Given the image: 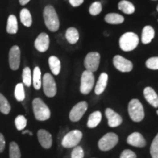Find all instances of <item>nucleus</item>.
I'll return each mask as SVG.
<instances>
[{
    "mask_svg": "<svg viewBox=\"0 0 158 158\" xmlns=\"http://www.w3.org/2000/svg\"><path fill=\"white\" fill-rule=\"evenodd\" d=\"M20 19H21V22L25 27H29L31 26L32 18H31V15L28 9L23 8L21 10V13H20Z\"/></svg>",
    "mask_w": 158,
    "mask_h": 158,
    "instance_id": "393cba45",
    "label": "nucleus"
},
{
    "mask_svg": "<svg viewBox=\"0 0 158 158\" xmlns=\"http://www.w3.org/2000/svg\"><path fill=\"white\" fill-rule=\"evenodd\" d=\"M10 104L7 100V98L0 93V112L4 114H8L10 112Z\"/></svg>",
    "mask_w": 158,
    "mask_h": 158,
    "instance_id": "cd10ccee",
    "label": "nucleus"
},
{
    "mask_svg": "<svg viewBox=\"0 0 158 158\" xmlns=\"http://www.w3.org/2000/svg\"><path fill=\"white\" fill-rule=\"evenodd\" d=\"M37 138L41 147L44 149H50L52 146L53 139L51 133L45 130H40L37 132Z\"/></svg>",
    "mask_w": 158,
    "mask_h": 158,
    "instance_id": "4468645a",
    "label": "nucleus"
},
{
    "mask_svg": "<svg viewBox=\"0 0 158 158\" xmlns=\"http://www.w3.org/2000/svg\"><path fill=\"white\" fill-rule=\"evenodd\" d=\"M143 95L147 101L153 107H158V95L152 87H146L143 90Z\"/></svg>",
    "mask_w": 158,
    "mask_h": 158,
    "instance_id": "f3484780",
    "label": "nucleus"
},
{
    "mask_svg": "<svg viewBox=\"0 0 158 158\" xmlns=\"http://www.w3.org/2000/svg\"><path fill=\"white\" fill-rule=\"evenodd\" d=\"M21 62V51L18 45H14L10 48L9 52L10 68L13 70H16L19 68Z\"/></svg>",
    "mask_w": 158,
    "mask_h": 158,
    "instance_id": "f8f14e48",
    "label": "nucleus"
},
{
    "mask_svg": "<svg viewBox=\"0 0 158 158\" xmlns=\"http://www.w3.org/2000/svg\"><path fill=\"white\" fill-rule=\"evenodd\" d=\"M105 113L108 118V125L110 127H116L122 123V118L121 116L110 108H106Z\"/></svg>",
    "mask_w": 158,
    "mask_h": 158,
    "instance_id": "2eb2a0df",
    "label": "nucleus"
},
{
    "mask_svg": "<svg viewBox=\"0 0 158 158\" xmlns=\"http://www.w3.org/2000/svg\"><path fill=\"white\" fill-rule=\"evenodd\" d=\"M155 37V30L151 26H146L143 27L141 34V41L143 44H149Z\"/></svg>",
    "mask_w": 158,
    "mask_h": 158,
    "instance_id": "6ab92c4d",
    "label": "nucleus"
},
{
    "mask_svg": "<svg viewBox=\"0 0 158 158\" xmlns=\"http://www.w3.org/2000/svg\"><path fill=\"white\" fill-rule=\"evenodd\" d=\"M43 88L45 95L48 98H53L56 94V84L54 77L50 73H45L43 77Z\"/></svg>",
    "mask_w": 158,
    "mask_h": 158,
    "instance_id": "6e6552de",
    "label": "nucleus"
},
{
    "mask_svg": "<svg viewBox=\"0 0 158 158\" xmlns=\"http://www.w3.org/2000/svg\"><path fill=\"white\" fill-rule=\"evenodd\" d=\"M48 64L52 73L57 76L61 70V62L59 58L55 56H51L48 59Z\"/></svg>",
    "mask_w": 158,
    "mask_h": 158,
    "instance_id": "5701e85b",
    "label": "nucleus"
},
{
    "mask_svg": "<svg viewBox=\"0 0 158 158\" xmlns=\"http://www.w3.org/2000/svg\"><path fill=\"white\" fill-rule=\"evenodd\" d=\"M5 149V139L4 135L0 133V153L3 152Z\"/></svg>",
    "mask_w": 158,
    "mask_h": 158,
    "instance_id": "4c0bfd02",
    "label": "nucleus"
},
{
    "mask_svg": "<svg viewBox=\"0 0 158 158\" xmlns=\"http://www.w3.org/2000/svg\"><path fill=\"white\" fill-rule=\"evenodd\" d=\"M150 154L152 158H158V133L154 138L150 147Z\"/></svg>",
    "mask_w": 158,
    "mask_h": 158,
    "instance_id": "72a5a7b5",
    "label": "nucleus"
},
{
    "mask_svg": "<svg viewBox=\"0 0 158 158\" xmlns=\"http://www.w3.org/2000/svg\"><path fill=\"white\" fill-rule=\"evenodd\" d=\"M9 156L10 158H21V157L19 145L14 141H12L10 143Z\"/></svg>",
    "mask_w": 158,
    "mask_h": 158,
    "instance_id": "c85d7f7f",
    "label": "nucleus"
},
{
    "mask_svg": "<svg viewBox=\"0 0 158 158\" xmlns=\"http://www.w3.org/2000/svg\"><path fill=\"white\" fill-rule=\"evenodd\" d=\"M43 19L45 24L51 31H56L59 28V20L54 7L47 5L43 10Z\"/></svg>",
    "mask_w": 158,
    "mask_h": 158,
    "instance_id": "f257e3e1",
    "label": "nucleus"
},
{
    "mask_svg": "<svg viewBox=\"0 0 158 158\" xmlns=\"http://www.w3.org/2000/svg\"><path fill=\"white\" fill-rule=\"evenodd\" d=\"M29 1H30V0H19V2L21 5H27Z\"/></svg>",
    "mask_w": 158,
    "mask_h": 158,
    "instance_id": "ea45409f",
    "label": "nucleus"
},
{
    "mask_svg": "<svg viewBox=\"0 0 158 158\" xmlns=\"http://www.w3.org/2000/svg\"><path fill=\"white\" fill-rule=\"evenodd\" d=\"M84 0H69V2L73 7H79L84 3Z\"/></svg>",
    "mask_w": 158,
    "mask_h": 158,
    "instance_id": "58836bf2",
    "label": "nucleus"
},
{
    "mask_svg": "<svg viewBox=\"0 0 158 158\" xmlns=\"http://www.w3.org/2000/svg\"><path fill=\"white\" fill-rule=\"evenodd\" d=\"M65 37L70 44H76L79 40V33L75 27H70L65 32Z\"/></svg>",
    "mask_w": 158,
    "mask_h": 158,
    "instance_id": "412c9836",
    "label": "nucleus"
},
{
    "mask_svg": "<svg viewBox=\"0 0 158 158\" xmlns=\"http://www.w3.org/2000/svg\"><path fill=\"white\" fill-rule=\"evenodd\" d=\"M100 62V55L98 52H90L84 59V67L86 70L94 73L98 70Z\"/></svg>",
    "mask_w": 158,
    "mask_h": 158,
    "instance_id": "1a4fd4ad",
    "label": "nucleus"
},
{
    "mask_svg": "<svg viewBox=\"0 0 158 158\" xmlns=\"http://www.w3.org/2000/svg\"><path fill=\"white\" fill-rule=\"evenodd\" d=\"M84 152L81 147L76 146L73 148L71 152V158H84Z\"/></svg>",
    "mask_w": 158,
    "mask_h": 158,
    "instance_id": "c9c22d12",
    "label": "nucleus"
},
{
    "mask_svg": "<svg viewBox=\"0 0 158 158\" xmlns=\"http://www.w3.org/2000/svg\"><path fill=\"white\" fill-rule=\"evenodd\" d=\"M105 21L110 24H120L124 21V18L118 13H108L105 17Z\"/></svg>",
    "mask_w": 158,
    "mask_h": 158,
    "instance_id": "a878e982",
    "label": "nucleus"
},
{
    "mask_svg": "<svg viewBox=\"0 0 158 158\" xmlns=\"http://www.w3.org/2000/svg\"><path fill=\"white\" fill-rule=\"evenodd\" d=\"M128 114L133 122H139L143 119L144 110L141 102L138 99H133L128 104Z\"/></svg>",
    "mask_w": 158,
    "mask_h": 158,
    "instance_id": "20e7f679",
    "label": "nucleus"
},
{
    "mask_svg": "<svg viewBox=\"0 0 158 158\" xmlns=\"http://www.w3.org/2000/svg\"><path fill=\"white\" fill-rule=\"evenodd\" d=\"M32 83L34 88L36 90H39L42 86V78H41V70L39 67H35L33 71Z\"/></svg>",
    "mask_w": 158,
    "mask_h": 158,
    "instance_id": "bb28decb",
    "label": "nucleus"
},
{
    "mask_svg": "<svg viewBox=\"0 0 158 158\" xmlns=\"http://www.w3.org/2000/svg\"><path fill=\"white\" fill-rule=\"evenodd\" d=\"M15 98L19 102L23 101L25 99V92L23 84H18L15 88Z\"/></svg>",
    "mask_w": 158,
    "mask_h": 158,
    "instance_id": "7c9ffc66",
    "label": "nucleus"
},
{
    "mask_svg": "<svg viewBox=\"0 0 158 158\" xmlns=\"http://www.w3.org/2000/svg\"><path fill=\"white\" fill-rule=\"evenodd\" d=\"M118 43L122 51L128 52V51H133L137 48L139 43V38L135 33L129 31L122 35Z\"/></svg>",
    "mask_w": 158,
    "mask_h": 158,
    "instance_id": "7ed1b4c3",
    "label": "nucleus"
},
{
    "mask_svg": "<svg viewBox=\"0 0 158 158\" xmlns=\"http://www.w3.org/2000/svg\"><path fill=\"white\" fill-rule=\"evenodd\" d=\"M146 66L150 70H158V56L148 59L146 62Z\"/></svg>",
    "mask_w": 158,
    "mask_h": 158,
    "instance_id": "f704fd0d",
    "label": "nucleus"
},
{
    "mask_svg": "<svg viewBox=\"0 0 158 158\" xmlns=\"http://www.w3.org/2000/svg\"><path fill=\"white\" fill-rule=\"evenodd\" d=\"M120 158H137L135 153L130 149H125L122 152Z\"/></svg>",
    "mask_w": 158,
    "mask_h": 158,
    "instance_id": "e433bc0d",
    "label": "nucleus"
},
{
    "mask_svg": "<svg viewBox=\"0 0 158 158\" xmlns=\"http://www.w3.org/2000/svg\"><path fill=\"white\" fill-rule=\"evenodd\" d=\"M83 133L78 130H72L64 136L62 141V145L64 148H74L78 145L82 139Z\"/></svg>",
    "mask_w": 158,
    "mask_h": 158,
    "instance_id": "39448f33",
    "label": "nucleus"
},
{
    "mask_svg": "<svg viewBox=\"0 0 158 158\" xmlns=\"http://www.w3.org/2000/svg\"><path fill=\"white\" fill-rule=\"evenodd\" d=\"M49 37L46 33H40L35 41V47L40 52H45L49 48Z\"/></svg>",
    "mask_w": 158,
    "mask_h": 158,
    "instance_id": "ddd939ff",
    "label": "nucleus"
},
{
    "mask_svg": "<svg viewBox=\"0 0 158 158\" xmlns=\"http://www.w3.org/2000/svg\"><path fill=\"white\" fill-rule=\"evenodd\" d=\"M102 4L100 2H94L91 5L89 12L92 15H98L102 11Z\"/></svg>",
    "mask_w": 158,
    "mask_h": 158,
    "instance_id": "2f4dec72",
    "label": "nucleus"
},
{
    "mask_svg": "<svg viewBox=\"0 0 158 158\" xmlns=\"http://www.w3.org/2000/svg\"><path fill=\"white\" fill-rule=\"evenodd\" d=\"M32 108L35 118L38 121H45L50 118V109L40 98H37L33 100Z\"/></svg>",
    "mask_w": 158,
    "mask_h": 158,
    "instance_id": "f03ea898",
    "label": "nucleus"
},
{
    "mask_svg": "<svg viewBox=\"0 0 158 158\" xmlns=\"http://www.w3.org/2000/svg\"><path fill=\"white\" fill-rule=\"evenodd\" d=\"M102 120V114L101 112L97 110L90 114L89 117L88 118L87 127L89 128H94L100 124Z\"/></svg>",
    "mask_w": 158,
    "mask_h": 158,
    "instance_id": "aec40b11",
    "label": "nucleus"
},
{
    "mask_svg": "<svg viewBox=\"0 0 158 158\" xmlns=\"http://www.w3.org/2000/svg\"><path fill=\"white\" fill-rule=\"evenodd\" d=\"M6 29H7V32L9 33V34H15V33H17L18 29H19V25H18L16 17L14 15H10L8 17Z\"/></svg>",
    "mask_w": 158,
    "mask_h": 158,
    "instance_id": "b1692460",
    "label": "nucleus"
},
{
    "mask_svg": "<svg viewBox=\"0 0 158 158\" xmlns=\"http://www.w3.org/2000/svg\"><path fill=\"white\" fill-rule=\"evenodd\" d=\"M127 142L128 144L135 147H144L147 144L143 136L137 132L130 134L127 138Z\"/></svg>",
    "mask_w": 158,
    "mask_h": 158,
    "instance_id": "dca6fc26",
    "label": "nucleus"
},
{
    "mask_svg": "<svg viewBox=\"0 0 158 158\" xmlns=\"http://www.w3.org/2000/svg\"><path fill=\"white\" fill-rule=\"evenodd\" d=\"M113 63L114 67L118 71L122 73H128L133 70V63L128 59L124 58L120 55H116L114 57Z\"/></svg>",
    "mask_w": 158,
    "mask_h": 158,
    "instance_id": "9b49d317",
    "label": "nucleus"
},
{
    "mask_svg": "<svg viewBox=\"0 0 158 158\" xmlns=\"http://www.w3.org/2000/svg\"><path fill=\"white\" fill-rule=\"evenodd\" d=\"M88 103L86 101L79 102L78 103L75 105L69 114V118H70V121L73 122H78L86 113Z\"/></svg>",
    "mask_w": 158,
    "mask_h": 158,
    "instance_id": "9d476101",
    "label": "nucleus"
},
{
    "mask_svg": "<svg viewBox=\"0 0 158 158\" xmlns=\"http://www.w3.org/2000/svg\"><path fill=\"white\" fill-rule=\"evenodd\" d=\"M108 79V76L106 73H102L100 75L95 88H94V92H95L96 94L100 95V94H101L104 92L106 86H107Z\"/></svg>",
    "mask_w": 158,
    "mask_h": 158,
    "instance_id": "a211bd4d",
    "label": "nucleus"
},
{
    "mask_svg": "<svg viewBox=\"0 0 158 158\" xmlns=\"http://www.w3.org/2000/svg\"><path fill=\"white\" fill-rule=\"evenodd\" d=\"M118 8L123 12L124 13L128 15L133 14L135 10V6L133 5V3H131L129 1H127V0L120 1L118 4Z\"/></svg>",
    "mask_w": 158,
    "mask_h": 158,
    "instance_id": "4be33fe9",
    "label": "nucleus"
},
{
    "mask_svg": "<svg viewBox=\"0 0 158 158\" xmlns=\"http://www.w3.org/2000/svg\"><path fill=\"white\" fill-rule=\"evenodd\" d=\"M118 142V137L116 133H108L104 135L98 141V147L101 151L107 152L115 147Z\"/></svg>",
    "mask_w": 158,
    "mask_h": 158,
    "instance_id": "423d86ee",
    "label": "nucleus"
},
{
    "mask_svg": "<svg viewBox=\"0 0 158 158\" xmlns=\"http://www.w3.org/2000/svg\"><path fill=\"white\" fill-rule=\"evenodd\" d=\"M27 120L24 116L19 115L15 119V124L18 130H22L27 126Z\"/></svg>",
    "mask_w": 158,
    "mask_h": 158,
    "instance_id": "473e14b6",
    "label": "nucleus"
},
{
    "mask_svg": "<svg viewBox=\"0 0 158 158\" xmlns=\"http://www.w3.org/2000/svg\"><path fill=\"white\" fill-rule=\"evenodd\" d=\"M22 79L23 84L27 87H29L32 83V76H31V70L29 67H27L23 70Z\"/></svg>",
    "mask_w": 158,
    "mask_h": 158,
    "instance_id": "c756f323",
    "label": "nucleus"
},
{
    "mask_svg": "<svg viewBox=\"0 0 158 158\" xmlns=\"http://www.w3.org/2000/svg\"><path fill=\"white\" fill-rule=\"evenodd\" d=\"M94 85V76L93 73L89 70L83 72L81 78L80 91L83 94H88L92 91Z\"/></svg>",
    "mask_w": 158,
    "mask_h": 158,
    "instance_id": "0eeeda50",
    "label": "nucleus"
},
{
    "mask_svg": "<svg viewBox=\"0 0 158 158\" xmlns=\"http://www.w3.org/2000/svg\"><path fill=\"white\" fill-rule=\"evenodd\" d=\"M157 115H158V110H157Z\"/></svg>",
    "mask_w": 158,
    "mask_h": 158,
    "instance_id": "79ce46f5",
    "label": "nucleus"
},
{
    "mask_svg": "<svg viewBox=\"0 0 158 158\" xmlns=\"http://www.w3.org/2000/svg\"><path fill=\"white\" fill-rule=\"evenodd\" d=\"M157 10L158 11V5H157Z\"/></svg>",
    "mask_w": 158,
    "mask_h": 158,
    "instance_id": "37998d69",
    "label": "nucleus"
},
{
    "mask_svg": "<svg viewBox=\"0 0 158 158\" xmlns=\"http://www.w3.org/2000/svg\"><path fill=\"white\" fill-rule=\"evenodd\" d=\"M26 133H28L29 135H32V133L29 131V130H24V131H22V134H23V135H24V134H26Z\"/></svg>",
    "mask_w": 158,
    "mask_h": 158,
    "instance_id": "a19ab883",
    "label": "nucleus"
}]
</instances>
